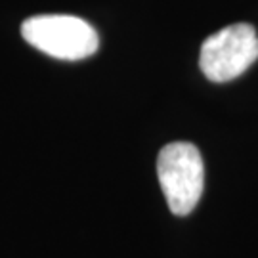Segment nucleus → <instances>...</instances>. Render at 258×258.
<instances>
[{"instance_id":"obj_1","label":"nucleus","mask_w":258,"mask_h":258,"mask_svg":"<svg viewBox=\"0 0 258 258\" xmlns=\"http://www.w3.org/2000/svg\"><path fill=\"white\" fill-rule=\"evenodd\" d=\"M157 174L170 211L178 216L194 211L205 185L203 159L194 144L174 142L165 146L157 159Z\"/></svg>"},{"instance_id":"obj_2","label":"nucleus","mask_w":258,"mask_h":258,"mask_svg":"<svg viewBox=\"0 0 258 258\" xmlns=\"http://www.w3.org/2000/svg\"><path fill=\"white\" fill-rule=\"evenodd\" d=\"M21 35L31 46L57 59H84L92 55L100 38L96 29L75 16H35L23 21Z\"/></svg>"},{"instance_id":"obj_3","label":"nucleus","mask_w":258,"mask_h":258,"mask_svg":"<svg viewBox=\"0 0 258 258\" xmlns=\"http://www.w3.org/2000/svg\"><path fill=\"white\" fill-rule=\"evenodd\" d=\"M258 59V35L249 23H235L214 33L201 46L199 65L212 83H228Z\"/></svg>"}]
</instances>
